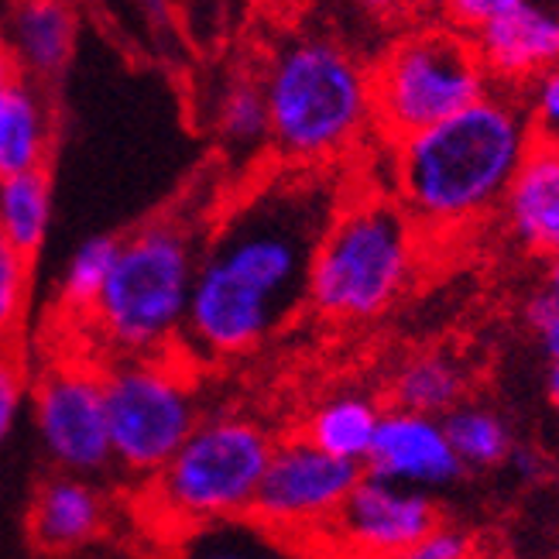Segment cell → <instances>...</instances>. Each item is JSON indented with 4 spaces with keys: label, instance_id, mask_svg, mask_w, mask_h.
Returning <instances> with one entry per match:
<instances>
[{
    "label": "cell",
    "instance_id": "obj_1",
    "mask_svg": "<svg viewBox=\"0 0 559 559\" xmlns=\"http://www.w3.org/2000/svg\"><path fill=\"white\" fill-rule=\"evenodd\" d=\"M347 197L340 165H275L237 192L203 237L182 344L203 360L245 357L296 320Z\"/></svg>",
    "mask_w": 559,
    "mask_h": 559
},
{
    "label": "cell",
    "instance_id": "obj_2",
    "mask_svg": "<svg viewBox=\"0 0 559 559\" xmlns=\"http://www.w3.org/2000/svg\"><path fill=\"white\" fill-rule=\"evenodd\" d=\"M395 200L419 230H460L501 210L536 148L525 93L491 86L440 124L392 141Z\"/></svg>",
    "mask_w": 559,
    "mask_h": 559
},
{
    "label": "cell",
    "instance_id": "obj_3",
    "mask_svg": "<svg viewBox=\"0 0 559 559\" xmlns=\"http://www.w3.org/2000/svg\"><path fill=\"white\" fill-rule=\"evenodd\" d=\"M261 90L278 165H340L374 128L371 72L333 38L285 41L264 66Z\"/></svg>",
    "mask_w": 559,
    "mask_h": 559
},
{
    "label": "cell",
    "instance_id": "obj_4",
    "mask_svg": "<svg viewBox=\"0 0 559 559\" xmlns=\"http://www.w3.org/2000/svg\"><path fill=\"white\" fill-rule=\"evenodd\" d=\"M203 237L189 221L158 216L120 240L114 272L90 312L114 360L158 357L182 340Z\"/></svg>",
    "mask_w": 559,
    "mask_h": 559
},
{
    "label": "cell",
    "instance_id": "obj_5",
    "mask_svg": "<svg viewBox=\"0 0 559 559\" xmlns=\"http://www.w3.org/2000/svg\"><path fill=\"white\" fill-rule=\"evenodd\" d=\"M419 224L392 197H347L309 272L306 306L326 323H368L419 272Z\"/></svg>",
    "mask_w": 559,
    "mask_h": 559
},
{
    "label": "cell",
    "instance_id": "obj_6",
    "mask_svg": "<svg viewBox=\"0 0 559 559\" xmlns=\"http://www.w3.org/2000/svg\"><path fill=\"white\" fill-rule=\"evenodd\" d=\"M272 453L275 440L261 423L237 412L206 416L152 477L155 508L182 528L248 519Z\"/></svg>",
    "mask_w": 559,
    "mask_h": 559
},
{
    "label": "cell",
    "instance_id": "obj_7",
    "mask_svg": "<svg viewBox=\"0 0 559 559\" xmlns=\"http://www.w3.org/2000/svg\"><path fill=\"white\" fill-rule=\"evenodd\" d=\"M371 83L374 128L388 141L440 124L495 86L471 32L460 28H426L395 41L374 66Z\"/></svg>",
    "mask_w": 559,
    "mask_h": 559
},
{
    "label": "cell",
    "instance_id": "obj_8",
    "mask_svg": "<svg viewBox=\"0 0 559 559\" xmlns=\"http://www.w3.org/2000/svg\"><path fill=\"white\" fill-rule=\"evenodd\" d=\"M104 402L114 464L134 477H155L203 419L197 388L165 354L114 360L104 371Z\"/></svg>",
    "mask_w": 559,
    "mask_h": 559
},
{
    "label": "cell",
    "instance_id": "obj_9",
    "mask_svg": "<svg viewBox=\"0 0 559 559\" xmlns=\"http://www.w3.org/2000/svg\"><path fill=\"white\" fill-rule=\"evenodd\" d=\"M364 477L360 464L340 460L312 447L302 436L275 443L269 471L251 504V522L272 536H320L333 522L340 504Z\"/></svg>",
    "mask_w": 559,
    "mask_h": 559
},
{
    "label": "cell",
    "instance_id": "obj_10",
    "mask_svg": "<svg viewBox=\"0 0 559 559\" xmlns=\"http://www.w3.org/2000/svg\"><path fill=\"white\" fill-rule=\"evenodd\" d=\"M38 440L62 474H100L114 464L104 374L86 364H59L32 384Z\"/></svg>",
    "mask_w": 559,
    "mask_h": 559
},
{
    "label": "cell",
    "instance_id": "obj_11",
    "mask_svg": "<svg viewBox=\"0 0 559 559\" xmlns=\"http://www.w3.org/2000/svg\"><path fill=\"white\" fill-rule=\"evenodd\" d=\"M440 525V512L426 491L364 474L357 488L340 504L333 522L316 536L330 556H412L429 532Z\"/></svg>",
    "mask_w": 559,
    "mask_h": 559
},
{
    "label": "cell",
    "instance_id": "obj_12",
    "mask_svg": "<svg viewBox=\"0 0 559 559\" xmlns=\"http://www.w3.org/2000/svg\"><path fill=\"white\" fill-rule=\"evenodd\" d=\"M471 38L491 83L525 93L559 66V0H519Z\"/></svg>",
    "mask_w": 559,
    "mask_h": 559
},
{
    "label": "cell",
    "instance_id": "obj_13",
    "mask_svg": "<svg viewBox=\"0 0 559 559\" xmlns=\"http://www.w3.org/2000/svg\"><path fill=\"white\" fill-rule=\"evenodd\" d=\"M364 474L426 491L456 480L464 474V464L447 440L443 419L408 408H388L381 416L374 447L364 460Z\"/></svg>",
    "mask_w": 559,
    "mask_h": 559
},
{
    "label": "cell",
    "instance_id": "obj_14",
    "mask_svg": "<svg viewBox=\"0 0 559 559\" xmlns=\"http://www.w3.org/2000/svg\"><path fill=\"white\" fill-rule=\"evenodd\" d=\"M0 41L21 76L45 86L59 76L72 56L76 21L66 0H11Z\"/></svg>",
    "mask_w": 559,
    "mask_h": 559
},
{
    "label": "cell",
    "instance_id": "obj_15",
    "mask_svg": "<svg viewBox=\"0 0 559 559\" xmlns=\"http://www.w3.org/2000/svg\"><path fill=\"white\" fill-rule=\"evenodd\" d=\"M107 525L104 495L80 474H56L35 491L28 508V536L45 552L90 546Z\"/></svg>",
    "mask_w": 559,
    "mask_h": 559
},
{
    "label": "cell",
    "instance_id": "obj_16",
    "mask_svg": "<svg viewBox=\"0 0 559 559\" xmlns=\"http://www.w3.org/2000/svg\"><path fill=\"white\" fill-rule=\"evenodd\" d=\"M501 213L525 251H559V152L543 148V144L528 152L501 203Z\"/></svg>",
    "mask_w": 559,
    "mask_h": 559
},
{
    "label": "cell",
    "instance_id": "obj_17",
    "mask_svg": "<svg viewBox=\"0 0 559 559\" xmlns=\"http://www.w3.org/2000/svg\"><path fill=\"white\" fill-rule=\"evenodd\" d=\"M52 155V107L45 86L17 80L0 100V179L38 173Z\"/></svg>",
    "mask_w": 559,
    "mask_h": 559
},
{
    "label": "cell",
    "instance_id": "obj_18",
    "mask_svg": "<svg viewBox=\"0 0 559 559\" xmlns=\"http://www.w3.org/2000/svg\"><path fill=\"white\" fill-rule=\"evenodd\" d=\"M381 416L384 412L368 395L357 392L333 395L309 412V419L302 423V440H309L330 456L350 460V464L364 467V460H368L374 447Z\"/></svg>",
    "mask_w": 559,
    "mask_h": 559
},
{
    "label": "cell",
    "instance_id": "obj_19",
    "mask_svg": "<svg viewBox=\"0 0 559 559\" xmlns=\"http://www.w3.org/2000/svg\"><path fill=\"white\" fill-rule=\"evenodd\" d=\"M467 392V371L456 357L447 354H423L402 364V371L392 381L395 408L423 412V416L443 419L464 402Z\"/></svg>",
    "mask_w": 559,
    "mask_h": 559
},
{
    "label": "cell",
    "instance_id": "obj_20",
    "mask_svg": "<svg viewBox=\"0 0 559 559\" xmlns=\"http://www.w3.org/2000/svg\"><path fill=\"white\" fill-rule=\"evenodd\" d=\"M48 224H52V179H48V168L0 179V234L17 251L35 258L48 237Z\"/></svg>",
    "mask_w": 559,
    "mask_h": 559
},
{
    "label": "cell",
    "instance_id": "obj_21",
    "mask_svg": "<svg viewBox=\"0 0 559 559\" xmlns=\"http://www.w3.org/2000/svg\"><path fill=\"white\" fill-rule=\"evenodd\" d=\"M443 429H447V440L456 453V460L474 471H488L498 467L504 460H512L515 443H512V429L508 423L491 412L488 405H467L460 402L453 412L443 416Z\"/></svg>",
    "mask_w": 559,
    "mask_h": 559
},
{
    "label": "cell",
    "instance_id": "obj_22",
    "mask_svg": "<svg viewBox=\"0 0 559 559\" xmlns=\"http://www.w3.org/2000/svg\"><path fill=\"white\" fill-rule=\"evenodd\" d=\"M216 134L234 155H258L269 148V104L261 80H234L216 104Z\"/></svg>",
    "mask_w": 559,
    "mask_h": 559
},
{
    "label": "cell",
    "instance_id": "obj_23",
    "mask_svg": "<svg viewBox=\"0 0 559 559\" xmlns=\"http://www.w3.org/2000/svg\"><path fill=\"white\" fill-rule=\"evenodd\" d=\"M117 251H120V237H110V234L90 237L72 251L62 272V285H59V299L69 312H83V316L93 312L96 299H100V292L114 272Z\"/></svg>",
    "mask_w": 559,
    "mask_h": 559
},
{
    "label": "cell",
    "instance_id": "obj_24",
    "mask_svg": "<svg viewBox=\"0 0 559 559\" xmlns=\"http://www.w3.org/2000/svg\"><path fill=\"white\" fill-rule=\"evenodd\" d=\"M32 292V258L17 251L0 234V344H11L21 333Z\"/></svg>",
    "mask_w": 559,
    "mask_h": 559
},
{
    "label": "cell",
    "instance_id": "obj_25",
    "mask_svg": "<svg viewBox=\"0 0 559 559\" xmlns=\"http://www.w3.org/2000/svg\"><path fill=\"white\" fill-rule=\"evenodd\" d=\"M237 522L197 528L200 539L192 546L189 559H296L285 546L269 539V528H261V536H237Z\"/></svg>",
    "mask_w": 559,
    "mask_h": 559
},
{
    "label": "cell",
    "instance_id": "obj_26",
    "mask_svg": "<svg viewBox=\"0 0 559 559\" xmlns=\"http://www.w3.org/2000/svg\"><path fill=\"white\" fill-rule=\"evenodd\" d=\"M28 392H32L28 357L21 354L17 340L0 344V447L11 440Z\"/></svg>",
    "mask_w": 559,
    "mask_h": 559
},
{
    "label": "cell",
    "instance_id": "obj_27",
    "mask_svg": "<svg viewBox=\"0 0 559 559\" xmlns=\"http://www.w3.org/2000/svg\"><path fill=\"white\" fill-rule=\"evenodd\" d=\"M525 107L536 144L559 152V66L525 90Z\"/></svg>",
    "mask_w": 559,
    "mask_h": 559
},
{
    "label": "cell",
    "instance_id": "obj_28",
    "mask_svg": "<svg viewBox=\"0 0 559 559\" xmlns=\"http://www.w3.org/2000/svg\"><path fill=\"white\" fill-rule=\"evenodd\" d=\"M412 559H480V543L474 532L440 522L412 549Z\"/></svg>",
    "mask_w": 559,
    "mask_h": 559
},
{
    "label": "cell",
    "instance_id": "obj_29",
    "mask_svg": "<svg viewBox=\"0 0 559 559\" xmlns=\"http://www.w3.org/2000/svg\"><path fill=\"white\" fill-rule=\"evenodd\" d=\"M515 4H519V0H440L443 14L460 32H474V28H480L484 21H491L495 14L515 8Z\"/></svg>",
    "mask_w": 559,
    "mask_h": 559
},
{
    "label": "cell",
    "instance_id": "obj_30",
    "mask_svg": "<svg viewBox=\"0 0 559 559\" xmlns=\"http://www.w3.org/2000/svg\"><path fill=\"white\" fill-rule=\"evenodd\" d=\"M21 80V72H17V66H14V59H11V52L4 48V41H0V100L11 93V86Z\"/></svg>",
    "mask_w": 559,
    "mask_h": 559
},
{
    "label": "cell",
    "instance_id": "obj_31",
    "mask_svg": "<svg viewBox=\"0 0 559 559\" xmlns=\"http://www.w3.org/2000/svg\"><path fill=\"white\" fill-rule=\"evenodd\" d=\"M546 395H549V405L559 419V360H549V374H546Z\"/></svg>",
    "mask_w": 559,
    "mask_h": 559
},
{
    "label": "cell",
    "instance_id": "obj_32",
    "mask_svg": "<svg viewBox=\"0 0 559 559\" xmlns=\"http://www.w3.org/2000/svg\"><path fill=\"white\" fill-rule=\"evenodd\" d=\"M546 296L552 299V302H559V251L556 254H549V269H546Z\"/></svg>",
    "mask_w": 559,
    "mask_h": 559
},
{
    "label": "cell",
    "instance_id": "obj_33",
    "mask_svg": "<svg viewBox=\"0 0 559 559\" xmlns=\"http://www.w3.org/2000/svg\"><path fill=\"white\" fill-rule=\"evenodd\" d=\"M357 4L364 11H371V14H388V11L399 8V0H357Z\"/></svg>",
    "mask_w": 559,
    "mask_h": 559
},
{
    "label": "cell",
    "instance_id": "obj_34",
    "mask_svg": "<svg viewBox=\"0 0 559 559\" xmlns=\"http://www.w3.org/2000/svg\"><path fill=\"white\" fill-rule=\"evenodd\" d=\"M330 559H412V556H330Z\"/></svg>",
    "mask_w": 559,
    "mask_h": 559
}]
</instances>
